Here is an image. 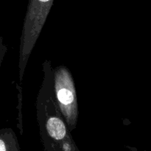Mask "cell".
<instances>
[{"mask_svg": "<svg viewBox=\"0 0 151 151\" xmlns=\"http://www.w3.org/2000/svg\"><path fill=\"white\" fill-rule=\"evenodd\" d=\"M54 0H28L19 45V80L22 82L32 50L42 30Z\"/></svg>", "mask_w": 151, "mask_h": 151, "instance_id": "cell-1", "label": "cell"}, {"mask_svg": "<svg viewBox=\"0 0 151 151\" xmlns=\"http://www.w3.org/2000/svg\"><path fill=\"white\" fill-rule=\"evenodd\" d=\"M53 88L59 111L72 132L77 127L78 104L75 81L66 66L60 65L53 69Z\"/></svg>", "mask_w": 151, "mask_h": 151, "instance_id": "cell-2", "label": "cell"}, {"mask_svg": "<svg viewBox=\"0 0 151 151\" xmlns=\"http://www.w3.org/2000/svg\"><path fill=\"white\" fill-rule=\"evenodd\" d=\"M0 151H21L17 137L12 129L0 131Z\"/></svg>", "mask_w": 151, "mask_h": 151, "instance_id": "cell-3", "label": "cell"}, {"mask_svg": "<svg viewBox=\"0 0 151 151\" xmlns=\"http://www.w3.org/2000/svg\"><path fill=\"white\" fill-rule=\"evenodd\" d=\"M19 128L20 130V134H23V125H22V109H21V106H22V88L19 86Z\"/></svg>", "mask_w": 151, "mask_h": 151, "instance_id": "cell-4", "label": "cell"}, {"mask_svg": "<svg viewBox=\"0 0 151 151\" xmlns=\"http://www.w3.org/2000/svg\"><path fill=\"white\" fill-rule=\"evenodd\" d=\"M3 46L2 44H1V39H0V53H1V52H3L4 51V50H3Z\"/></svg>", "mask_w": 151, "mask_h": 151, "instance_id": "cell-5", "label": "cell"}]
</instances>
